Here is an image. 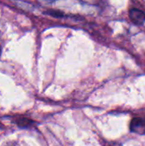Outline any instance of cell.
Wrapping results in <instances>:
<instances>
[{"instance_id":"3","label":"cell","mask_w":145,"mask_h":146,"mask_svg":"<svg viewBox=\"0 0 145 146\" xmlns=\"http://www.w3.org/2000/svg\"><path fill=\"white\" fill-rule=\"evenodd\" d=\"M32 123V121H30V120H28V119H26V118H23V119H19V120H17V125L19 126V127H29L31 124Z\"/></svg>"},{"instance_id":"2","label":"cell","mask_w":145,"mask_h":146,"mask_svg":"<svg viewBox=\"0 0 145 146\" xmlns=\"http://www.w3.org/2000/svg\"><path fill=\"white\" fill-rule=\"evenodd\" d=\"M129 16L131 21L136 25H142L145 22V13L138 9H131L129 11Z\"/></svg>"},{"instance_id":"4","label":"cell","mask_w":145,"mask_h":146,"mask_svg":"<svg viewBox=\"0 0 145 146\" xmlns=\"http://www.w3.org/2000/svg\"><path fill=\"white\" fill-rule=\"evenodd\" d=\"M0 55H1V49H0Z\"/></svg>"},{"instance_id":"1","label":"cell","mask_w":145,"mask_h":146,"mask_svg":"<svg viewBox=\"0 0 145 146\" xmlns=\"http://www.w3.org/2000/svg\"><path fill=\"white\" fill-rule=\"evenodd\" d=\"M130 130L132 133L140 135L145 134V118L143 117L133 118L130 124Z\"/></svg>"}]
</instances>
